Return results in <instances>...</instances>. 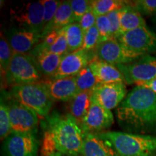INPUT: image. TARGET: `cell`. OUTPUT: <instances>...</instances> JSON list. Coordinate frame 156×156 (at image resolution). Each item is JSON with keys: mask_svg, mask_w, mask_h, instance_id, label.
Returning a JSON list of instances; mask_svg holds the SVG:
<instances>
[{"mask_svg": "<svg viewBox=\"0 0 156 156\" xmlns=\"http://www.w3.org/2000/svg\"><path fill=\"white\" fill-rule=\"evenodd\" d=\"M142 15L153 17L156 15V0H137L130 2Z\"/></svg>", "mask_w": 156, "mask_h": 156, "instance_id": "30", "label": "cell"}, {"mask_svg": "<svg viewBox=\"0 0 156 156\" xmlns=\"http://www.w3.org/2000/svg\"><path fill=\"white\" fill-rule=\"evenodd\" d=\"M121 13L122 9L113 11L106 15L108 16L111 25V34L112 38H117L119 35L121 27Z\"/></svg>", "mask_w": 156, "mask_h": 156, "instance_id": "34", "label": "cell"}, {"mask_svg": "<svg viewBox=\"0 0 156 156\" xmlns=\"http://www.w3.org/2000/svg\"><path fill=\"white\" fill-rule=\"evenodd\" d=\"M73 23L75 20L69 1L61 2L54 18L42 31V38L50 31L59 30Z\"/></svg>", "mask_w": 156, "mask_h": 156, "instance_id": "20", "label": "cell"}, {"mask_svg": "<svg viewBox=\"0 0 156 156\" xmlns=\"http://www.w3.org/2000/svg\"><path fill=\"white\" fill-rule=\"evenodd\" d=\"M95 25L100 36V43L112 38L111 34L110 21L107 15H101L96 17Z\"/></svg>", "mask_w": 156, "mask_h": 156, "instance_id": "31", "label": "cell"}, {"mask_svg": "<svg viewBox=\"0 0 156 156\" xmlns=\"http://www.w3.org/2000/svg\"><path fill=\"white\" fill-rule=\"evenodd\" d=\"M75 77L79 92L93 90L95 87L98 84L89 65L82 69Z\"/></svg>", "mask_w": 156, "mask_h": 156, "instance_id": "25", "label": "cell"}, {"mask_svg": "<svg viewBox=\"0 0 156 156\" xmlns=\"http://www.w3.org/2000/svg\"><path fill=\"white\" fill-rule=\"evenodd\" d=\"M12 132L11 123L9 119L8 109L6 103L1 98L0 105V136L1 140H5Z\"/></svg>", "mask_w": 156, "mask_h": 156, "instance_id": "27", "label": "cell"}, {"mask_svg": "<svg viewBox=\"0 0 156 156\" xmlns=\"http://www.w3.org/2000/svg\"><path fill=\"white\" fill-rule=\"evenodd\" d=\"M83 156H119L112 144L99 134L85 133Z\"/></svg>", "mask_w": 156, "mask_h": 156, "instance_id": "17", "label": "cell"}, {"mask_svg": "<svg viewBox=\"0 0 156 156\" xmlns=\"http://www.w3.org/2000/svg\"><path fill=\"white\" fill-rule=\"evenodd\" d=\"M13 52L10 47L8 41L5 35L1 33L0 38V69H1L2 77H5L7 74L9 65L10 64Z\"/></svg>", "mask_w": 156, "mask_h": 156, "instance_id": "26", "label": "cell"}, {"mask_svg": "<svg viewBox=\"0 0 156 156\" xmlns=\"http://www.w3.org/2000/svg\"><path fill=\"white\" fill-rule=\"evenodd\" d=\"M123 46L142 55L156 54V34L142 26L121 35L116 38Z\"/></svg>", "mask_w": 156, "mask_h": 156, "instance_id": "7", "label": "cell"}, {"mask_svg": "<svg viewBox=\"0 0 156 156\" xmlns=\"http://www.w3.org/2000/svg\"><path fill=\"white\" fill-rule=\"evenodd\" d=\"M44 51H47L61 56H64L69 53V51H68V43L64 28L59 30L58 37L55 42Z\"/></svg>", "mask_w": 156, "mask_h": 156, "instance_id": "29", "label": "cell"}, {"mask_svg": "<svg viewBox=\"0 0 156 156\" xmlns=\"http://www.w3.org/2000/svg\"><path fill=\"white\" fill-rule=\"evenodd\" d=\"M3 148L6 156H36L39 141L36 132H12L4 140Z\"/></svg>", "mask_w": 156, "mask_h": 156, "instance_id": "11", "label": "cell"}, {"mask_svg": "<svg viewBox=\"0 0 156 156\" xmlns=\"http://www.w3.org/2000/svg\"><path fill=\"white\" fill-rule=\"evenodd\" d=\"M88 52L80 49L64 55L57 71L51 78L73 77L77 75L82 69L89 65L91 61Z\"/></svg>", "mask_w": 156, "mask_h": 156, "instance_id": "16", "label": "cell"}, {"mask_svg": "<svg viewBox=\"0 0 156 156\" xmlns=\"http://www.w3.org/2000/svg\"><path fill=\"white\" fill-rule=\"evenodd\" d=\"M91 71L98 83H111L124 82L125 80L116 66L94 57L89 64Z\"/></svg>", "mask_w": 156, "mask_h": 156, "instance_id": "19", "label": "cell"}, {"mask_svg": "<svg viewBox=\"0 0 156 156\" xmlns=\"http://www.w3.org/2000/svg\"><path fill=\"white\" fill-rule=\"evenodd\" d=\"M50 156H65V155H62V154L59 153H54V154H53V155H51Z\"/></svg>", "mask_w": 156, "mask_h": 156, "instance_id": "37", "label": "cell"}, {"mask_svg": "<svg viewBox=\"0 0 156 156\" xmlns=\"http://www.w3.org/2000/svg\"><path fill=\"white\" fill-rule=\"evenodd\" d=\"M125 83H98L93 90V99L106 109L116 108L126 96Z\"/></svg>", "mask_w": 156, "mask_h": 156, "instance_id": "12", "label": "cell"}, {"mask_svg": "<svg viewBox=\"0 0 156 156\" xmlns=\"http://www.w3.org/2000/svg\"><path fill=\"white\" fill-rule=\"evenodd\" d=\"M68 43L69 53L81 49L83 44L84 33L78 23H73L64 28Z\"/></svg>", "mask_w": 156, "mask_h": 156, "instance_id": "24", "label": "cell"}, {"mask_svg": "<svg viewBox=\"0 0 156 156\" xmlns=\"http://www.w3.org/2000/svg\"><path fill=\"white\" fill-rule=\"evenodd\" d=\"M28 54L34 58L35 64L41 75L51 78L57 71L64 56L58 55L44 50L34 48Z\"/></svg>", "mask_w": 156, "mask_h": 156, "instance_id": "18", "label": "cell"}, {"mask_svg": "<svg viewBox=\"0 0 156 156\" xmlns=\"http://www.w3.org/2000/svg\"><path fill=\"white\" fill-rule=\"evenodd\" d=\"M90 2L88 0H71L69 1L75 23H78L82 17L90 9Z\"/></svg>", "mask_w": 156, "mask_h": 156, "instance_id": "32", "label": "cell"}, {"mask_svg": "<svg viewBox=\"0 0 156 156\" xmlns=\"http://www.w3.org/2000/svg\"><path fill=\"white\" fill-rule=\"evenodd\" d=\"M93 101V90L79 92L70 101L69 114L79 125L88 112Z\"/></svg>", "mask_w": 156, "mask_h": 156, "instance_id": "21", "label": "cell"}, {"mask_svg": "<svg viewBox=\"0 0 156 156\" xmlns=\"http://www.w3.org/2000/svg\"><path fill=\"white\" fill-rule=\"evenodd\" d=\"M142 56L145 55L129 50L115 38L101 42L96 48V57L114 66L132 63Z\"/></svg>", "mask_w": 156, "mask_h": 156, "instance_id": "9", "label": "cell"}, {"mask_svg": "<svg viewBox=\"0 0 156 156\" xmlns=\"http://www.w3.org/2000/svg\"><path fill=\"white\" fill-rule=\"evenodd\" d=\"M6 104L8 109L12 132L30 133L36 132L39 116L36 112L12 98Z\"/></svg>", "mask_w": 156, "mask_h": 156, "instance_id": "10", "label": "cell"}, {"mask_svg": "<svg viewBox=\"0 0 156 156\" xmlns=\"http://www.w3.org/2000/svg\"><path fill=\"white\" fill-rule=\"evenodd\" d=\"M42 3L44 8V25L45 28V27L54 18L61 2L56 0H42Z\"/></svg>", "mask_w": 156, "mask_h": 156, "instance_id": "33", "label": "cell"}, {"mask_svg": "<svg viewBox=\"0 0 156 156\" xmlns=\"http://www.w3.org/2000/svg\"><path fill=\"white\" fill-rule=\"evenodd\" d=\"M136 85H139V86L146 87V88L151 90L152 91H153L154 93H156V79L152 80H151V81L137 83L136 84Z\"/></svg>", "mask_w": 156, "mask_h": 156, "instance_id": "36", "label": "cell"}, {"mask_svg": "<svg viewBox=\"0 0 156 156\" xmlns=\"http://www.w3.org/2000/svg\"><path fill=\"white\" fill-rule=\"evenodd\" d=\"M114 122V117L112 111L101 106L93 99L90 108L80 126L85 134H97L108 129Z\"/></svg>", "mask_w": 156, "mask_h": 156, "instance_id": "13", "label": "cell"}, {"mask_svg": "<svg viewBox=\"0 0 156 156\" xmlns=\"http://www.w3.org/2000/svg\"><path fill=\"white\" fill-rule=\"evenodd\" d=\"M5 36L13 54H28L42 40L40 33L20 27L9 29Z\"/></svg>", "mask_w": 156, "mask_h": 156, "instance_id": "14", "label": "cell"}, {"mask_svg": "<svg viewBox=\"0 0 156 156\" xmlns=\"http://www.w3.org/2000/svg\"><path fill=\"white\" fill-rule=\"evenodd\" d=\"M129 2L121 0H93L90 2V9L96 17L106 15L113 11L122 9Z\"/></svg>", "mask_w": 156, "mask_h": 156, "instance_id": "23", "label": "cell"}, {"mask_svg": "<svg viewBox=\"0 0 156 156\" xmlns=\"http://www.w3.org/2000/svg\"><path fill=\"white\" fill-rule=\"evenodd\" d=\"M116 116L129 133L156 134V93L136 85L116 108Z\"/></svg>", "mask_w": 156, "mask_h": 156, "instance_id": "1", "label": "cell"}, {"mask_svg": "<svg viewBox=\"0 0 156 156\" xmlns=\"http://www.w3.org/2000/svg\"><path fill=\"white\" fill-rule=\"evenodd\" d=\"M116 67L124 76L125 83L137 84L156 79V57L142 56L132 63L119 64Z\"/></svg>", "mask_w": 156, "mask_h": 156, "instance_id": "8", "label": "cell"}, {"mask_svg": "<svg viewBox=\"0 0 156 156\" xmlns=\"http://www.w3.org/2000/svg\"><path fill=\"white\" fill-rule=\"evenodd\" d=\"M99 44H100V36L96 25H94L84 34L83 44L81 50L90 51L94 48H96Z\"/></svg>", "mask_w": 156, "mask_h": 156, "instance_id": "28", "label": "cell"}, {"mask_svg": "<svg viewBox=\"0 0 156 156\" xmlns=\"http://www.w3.org/2000/svg\"><path fill=\"white\" fill-rule=\"evenodd\" d=\"M10 95L42 118L48 116L53 106V100L40 82L12 87Z\"/></svg>", "mask_w": 156, "mask_h": 156, "instance_id": "4", "label": "cell"}, {"mask_svg": "<svg viewBox=\"0 0 156 156\" xmlns=\"http://www.w3.org/2000/svg\"><path fill=\"white\" fill-rule=\"evenodd\" d=\"M5 80L8 86L39 83L42 75L30 54H13Z\"/></svg>", "mask_w": 156, "mask_h": 156, "instance_id": "5", "label": "cell"}, {"mask_svg": "<svg viewBox=\"0 0 156 156\" xmlns=\"http://www.w3.org/2000/svg\"><path fill=\"white\" fill-rule=\"evenodd\" d=\"M44 138L51 142L56 153L65 156L82 155L85 133L69 114L54 112L46 116Z\"/></svg>", "mask_w": 156, "mask_h": 156, "instance_id": "2", "label": "cell"}, {"mask_svg": "<svg viewBox=\"0 0 156 156\" xmlns=\"http://www.w3.org/2000/svg\"><path fill=\"white\" fill-rule=\"evenodd\" d=\"M53 101H70L79 93L75 77L46 78L40 82Z\"/></svg>", "mask_w": 156, "mask_h": 156, "instance_id": "15", "label": "cell"}, {"mask_svg": "<svg viewBox=\"0 0 156 156\" xmlns=\"http://www.w3.org/2000/svg\"><path fill=\"white\" fill-rule=\"evenodd\" d=\"M44 8L42 1L22 3L11 9L12 20L17 27L42 34L44 25Z\"/></svg>", "mask_w": 156, "mask_h": 156, "instance_id": "6", "label": "cell"}, {"mask_svg": "<svg viewBox=\"0 0 156 156\" xmlns=\"http://www.w3.org/2000/svg\"><path fill=\"white\" fill-rule=\"evenodd\" d=\"M98 134L112 144L119 156H156V136L122 132Z\"/></svg>", "mask_w": 156, "mask_h": 156, "instance_id": "3", "label": "cell"}, {"mask_svg": "<svg viewBox=\"0 0 156 156\" xmlns=\"http://www.w3.org/2000/svg\"><path fill=\"white\" fill-rule=\"evenodd\" d=\"M130 2L122 9L121 27L119 36L140 27L147 25L142 15L132 7Z\"/></svg>", "mask_w": 156, "mask_h": 156, "instance_id": "22", "label": "cell"}, {"mask_svg": "<svg viewBox=\"0 0 156 156\" xmlns=\"http://www.w3.org/2000/svg\"><path fill=\"white\" fill-rule=\"evenodd\" d=\"M95 22H96V16L93 12V11L90 9L81 17L78 23H79L80 26L81 27L83 33L85 34L90 28L95 25Z\"/></svg>", "mask_w": 156, "mask_h": 156, "instance_id": "35", "label": "cell"}]
</instances>
